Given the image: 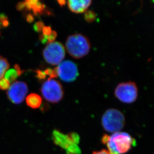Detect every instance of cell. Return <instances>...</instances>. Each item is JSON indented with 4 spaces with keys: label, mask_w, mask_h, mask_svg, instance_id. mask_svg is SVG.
<instances>
[{
    "label": "cell",
    "mask_w": 154,
    "mask_h": 154,
    "mask_svg": "<svg viewBox=\"0 0 154 154\" xmlns=\"http://www.w3.org/2000/svg\"><path fill=\"white\" fill-rule=\"evenodd\" d=\"M136 144L135 140L130 134L118 132L110 136L106 145L108 151L111 154H124L128 153Z\"/></svg>",
    "instance_id": "cell-1"
},
{
    "label": "cell",
    "mask_w": 154,
    "mask_h": 154,
    "mask_svg": "<svg viewBox=\"0 0 154 154\" xmlns=\"http://www.w3.org/2000/svg\"><path fill=\"white\" fill-rule=\"evenodd\" d=\"M66 47L67 52L71 57L79 59L88 54L91 45L88 38L81 34L71 35L67 38Z\"/></svg>",
    "instance_id": "cell-2"
},
{
    "label": "cell",
    "mask_w": 154,
    "mask_h": 154,
    "mask_svg": "<svg viewBox=\"0 0 154 154\" xmlns=\"http://www.w3.org/2000/svg\"><path fill=\"white\" fill-rule=\"evenodd\" d=\"M101 124L103 129L107 132H118L125 126V117L118 109H108L102 115Z\"/></svg>",
    "instance_id": "cell-3"
},
{
    "label": "cell",
    "mask_w": 154,
    "mask_h": 154,
    "mask_svg": "<svg viewBox=\"0 0 154 154\" xmlns=\"http://www.w3.org/2000/svg\"><path fill=\"white\" fill-rule=\"evenodd\" d=\"M41 90L44 98L51 103H58L64 96L63 86L60 82L54 79L50 78L44 82Z\"/></svg>",
    "instance_id": "cell-4"
},
{
    "label": "cell",
    "mask_w": 154,
    "mask_h": 154,
    "mask_svg": "<svg viewBox=\"0 0 154 154\" xmlns=\"http://www.w3.org/2000/svg\"><path fill=\"white\" fill-rule=\"evenodd\" d=\"M45 61L52 66L58 65L64 60L66 50L63 44L58 42L48 43L43 51Z\"/></svg>",
    "instance_id": "cell-5"
},
{
    "label": "cell",
    "mask_w": 154,
    "mask_h": 154,
    "mask_svg": "<svg viewBox=\"0 0 154 154\" xmlns=\"http://www.w3.org/2000/svg\"><path fill=\"white\" fill-rule=\"evenodd\" d=\"M116 97L124 103L130 104L135 102L138 97L137 85L132 82L120 83L114 91Z\"/></svg>",
    "instance_id": "cell-6"
},
{
    "label": "cell",
    "mask_w": 154,
    "mask_h": 154,
    "mask_svg": "<svg viewBox=\"0 0 154 154\" xmlns=\"http://www.w3.org/2000/svg\"><path fill=\"white\" fill-rule=\"evenodd\" d=\"M52 141L56 145L66 151V154H82V150L75 144L68 134H65L58 130H54L52 133Z\"/></svg>",
    "instance_id": "cell-7"
},
{
    "label": "cell",
    "mask_w": 154,
    "mask_h": 154,
    "mask_svg": "<svg viewBox=\"0 0 154 154\" xmlns=\"http://www.w3.org/2000/svg\"><path fill=\"white\" fill-rule=\"evenodd\" d=\"M56 69L58 76L64 82H73L79 75L77 66L69 60L62 61Z\"/></svg>",
    "instance_id": "cell-8"
},
{
    "label": "cell",
    "mask_w": 154,
    "mask_h": 154,
    "mask_svg": "<svg viewBox=\"0 0 154 154\" xmlns=\"http://www.w3.org/2000/svg\"><path fill=\"white\" fill-rule=\"evenodd\" d=\"M28 91L26 83L23 82L17 81L11 85L7 94L8 97L12 103L19 104L23 102Z\"/></svg>",
    "instance_id": "cell-9"
},
{
    "label": "cell",
    "mask_w": 154,
    "mask_h": 154,
    "mask_svg": "<svg viewBox=\"0 0 154 154\" xmlns=\"http://www.w3.org/2000/svg\"><path fill=\"white\" fill-rule=\"evenodd\" d=\"M91 3V0H69L67 2L70 11L76 14L83 13L86 11Z\"/></svg>",
    "instance_id": "cell-10"
},
{
    "label": "cell",
    "mask_w": 154,
    "mask_h": 154,
    "mask_svg": "<svg viewBox=\"0 0 154 154\" xmlns=\"http://www.w3.org/2000/svg\"><path fill=\"white\" fill-rule=\"evenodd\" d=\"M24 2L25 9L26 10L32 11L35 16L42 14L46 8L45 5L38 0H27Z\"/></svg>",
    "instance_id": "cell-11"
},
{
    "label": "cell",
    "mask_w": 154,
    "mask_h": 154,
    "mask_svg": "<svg viewBox=\"0 0 154 154\" xmlns=\"http://www.w3.org/2000/svg\"><path fill=\"white\" fill-rule=\"evenodd\" d=\"M42 101L41 96L35 93H32L26 98V104L33 109L38 108L42 104Z\"/></svg>",
    "instance_id": "cell-12"
},
{
    "label": "cell",
    "mask_w": 154,
    "mask_h": 154,
    "mask_svg": "<svg viewBox=\"0 0 154 154\" xmlns=\"http://www.w3.org/2000/svg\"><path fill=\"white\" fill-rule=\"evenodd\" d=\"M9 66L10 65L7 60L0 56V79L3 78L5 73L9 69Z\"/></svg>",
    "instance_id": "cell-13"
},
{
    "label": "cell",
    "mask_w": 154,
    "mask_h": 154,
    "mask_svg": "<svg viewBox=\"0 0 154 154\" xmlns=\"http://www.w3.org/2000/svg\"><path fill=\"white\" fill-rule=\"evenodd\" d=\"M5 79L8 80L10 82H13L16 80L19 76L16 70L14 69L8 70L5 73Z\"/></svg>",
    "instance_id": "cell-14"
},
{
    "label": "cell",
    "mask_w": 154,
    "mask_h": 154,
    "mask_svg": "<svg viewBox=\"0 0 154 154\" xmlns=\"http://www.w3.org/2000/svg\"><path fill=\"white\" fill-rule=\"evenodd\" d=\"M84 18L88 23H92L96 19V14L93 11L87 10L85 12Z\"/></svg>",
    "instance_id": "cell-15"
},
{
    "label": "cell",
    "mask_w": 154,
    "mask_h": 154,
    "mask_svg": "<svg viewBox=\"0 0 154 154\" xmlns=\"http://www.w3.org/2000/svg\"><path fill=\"white\" fill-rule=\"evenodd\" d=\"M45 72L47 75L50 76V79H53L54 78L58 77L56 67L54 69H47L45 70Z\"/></svg>",
    "instance_id": "cell-16"
},
{
    "label": "cell",
    "mask_w": 154,
    "mask_h": 154,
    "mask_svg": "<svg viewBox=\"0 0 154 154\" xmlns=\"http://www.w3.org/2000/svg\"><path fill=\"white\" fill-rule=\"evenodd\" d=\"M0 24L2 27H7L9 25V20L4 14H0Z\"/></svg>",
    "instance_id": "cell-17"
},
{
    "label": "cell",
    "mask_w": 154,
    "mask_h": 154,
    "mask_svg": "<svg viewBox=\"0 0 154 154\" xmlns=\"http://www.w3.org/2000/svg\"><path fill=\"white\" fill-rule=\"evenodd\" d=\"M10 82L5 78L0 79V89L2 90H7L10 86Z\"/></svg>",
    "instance_id": "cell-18"
},
{
    "label": "cell",
    "mask_w": 154,
    "mask_h": 154,
    "mask_svg": "<svg viewBox=\"0 0 154 154\" xmlns=\"http://www.w3.org/2000/svg\"><path fill=\"white\" fill-rule=\"evenodd\" d=\"M69 136L70 138H71V140H72L73 142L75 144H77L79 145V143L80 142V136H79V134H77V133L75 132H71L69 133Z\"/></svg>",
    "instance_id": "cell-19"
},
{
    "label": "cell",
    "mask_w": 154,
    "mask_h": 154,
    "mask_svg": "<svg viewBox=\"0 0 154 154\" xmlns=\"http://www.w3.org/2000/svg\"><path fill=\"white\" fill-rule=\"evenodd\" d=\"M45 26L43 22L42 21H38L34 24L33 28L35 32H42V29Z\"/></svg>",
    "instance_id": "cell-20"
},
{
    "label": "cell",
    "mask_w": 154,
    "mask_h": 154,
    "mask_svg": "<svg viewBox=\"0 0 154 154\" xmlns=\"http://www.w3.org/2000/svg\"><path fill=\"white\" fill-rule=\"evenodd\" d=\"M57 32L56 31H52L51 33L48 35V43H51L54 42L57 37Z\"/></svg>",
    "instance_id": "cell-21"
},
{
    "label": "cell",
    "mask_w": 154,
    "mask_h": 154,
    "mask_svg": "<svg viewBox=\"0 0 154 154\" xmlns=\"http://www.w3.org/2000/svg\"><path fill=\"white\" fill-rule=\"evenodd\" d=\"M36 73V77L38 78L39 80H44L47 77V75L45 74V71H42L39 69H37L35 71Z\"/></svg>",
    "instance_id": "cell-22"
},
{
    "label": "cell",
    "mask_w": 154,
    "mask_h": 154,
    "mask_svg": "<svg viewBox=\"0 0 154 154\" xmlns=\"http://www.w3.org/2000/svg\"><path fill=\"white\" fill-rule=\"evenodd\" d=\"M51 31H52V30H51V26H45L44 27L43 29H42V34L44 35L48 36V35L51 33Z\"/></svg>",
    "instance_id": "cell-23"
},
{
    "label": "cell",
    "mask_w": 154,
    "mask_h": 154,
    "mask_svg": "<svg viewBox=\"0 0 154 154\" xmlns=\"http://www.w3.org/2000/svg\"><path fill=\"white\" fill-rule=\"evenodd\" d=\"M39 39L42 43L43 44H48V36L44 35L42 34L39 35Z\"/></svg>",
    "instance_id": "cell-24"
},
{
    "label": "cell",
    "mask_w": 154,
    "mask_h": 154,
    "mask_svg": "<svg viewBox=\"0 0 154 154\" xmlns=\"http://www.w3.org/2000/svg\"><path fill=\"white\" fill-rule=\"evenodd\" d=\"M109 138H110V136L108 135L107 134H104L101 138V142L102 144L106 145L109 141Z\"/></svg>",
    "instance_id": "cell-25"
},
{
    "label": "cell",
    "mask_w": 154,
    "mask_h": 154,
    "mask_svg": "<svg viewBox=\"0 0 154 154\" xmlns=\"http://www.w3.org/2000/svg\"><path fill=\"white\" fill-rule=\"evenodd\" d=\"M16 8L17 10L21 11L23 9H25V4L24 2H19L17 5Z\"/></svg>",
    "instance_id": "cell-26"
},
{
    "label": "cell",
    "mask_w": 154,
    "mask_h": 154,
    "mask_svg": "<svg viewBox=\"0 0 154 154\" xmlns=\"http://www.w3.org/2000/svg\"><path fill=\"white\" fill-rule=\"evenodd\" d=\"M26 20L28 23H32L35 20V18H34V16L32 15L29 14H28V15H26Z\"/></svg>",
    "instance_id": "cell-27"
},
{
    "label": "cell",
    "mask_w": 154,
    "mask_h": 154,
    "mask_svg": "<svg viewBox=\"0 0 154 154\" xmlns=\"http://www.w3.org/2000/svg\"><path fill=\"white\" fill-rule=\"evenodd\" d=\"M92 154H111L110 153H109L108 150H100V151H94Z\"/></svg>",
    "instance_id": "cell-28"
},
{
    "label": "cell",
    "mask_w": 154,
    "mask_h": 154,
    "mask_svg": "<svg viewBox=\"0 0 154 154\" xmlns=\"http://www.w3.org/2000/svg\"><path fill=\"white\" fill-rule=\"evenodd\" d=\"M14 69L16 70L19 76L22 74V70L18 64H15V66H14Z\"/></svg>",
    "instance_id": "cell-29"
},
{
    "label": "cell",
    "mask_w": 154,
    "mask_h": 154,
    "mask_svg": "<svg viewBox=\"0 0 154 154\" xmlns=\"http://www.w3.org/2000/svg\"><path fill=\"white\" fill-rule=\"evenodd\" d=\"M57 3L58 4L60 5V6L61 7H63L66 4V1H64V0H62V1H57Z\"/></svg>",
    "instance_id": "cell-30"
},
{
    "label": "cell",
    "mask_w": 154,
    "mask_h": 154,
    "mask_svg": "<svg viewBox=\"0 0 154 154\" xmlns=\"http://www.w3.org/2000/svg\"><path fill=\"white\" fill-rule=\"evenodd\" d=\"M1 28H2V26L0 24V29H1Z\"/></svg>",
    "instance_id": "cell-31"
}]
</instances>
